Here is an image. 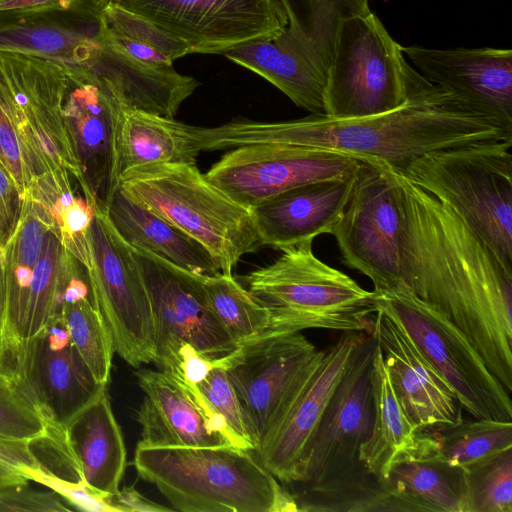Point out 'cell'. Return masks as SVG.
<instances>
[{
  "instance_id": "obj_1",
  "label": "cell",
  "mask_w": 512,
  "mask_h": 512,
  "mask_svg": "<svg viewBox=\"0 0 512 512\" xmlns=\"http://www.w3.org/2000/svg\"><path fill=\"white\" fill-rule=\"evenodd\" d=\"M404 283L457 326L512 393V269L447 205L395 170Z\"/></svg>"
},
{
  "instance_id": "obj_2",
  "label": "cell",
  "mask_w": 512,
  "mask_h": 512,
  "mask_svg": "<svg viewBox=\"0 0 512 512\" xmlns=\"http://www.w3.org/2000/svg\"><path fill=\"white\" fill-rule=\"evenodd\" d=\"M406 71L408 98L392 111L360 118L311 113L280 122L235 119L211 127L210 145L214 150L258 144L316 147L399 171L430 152L512 139L511 129L473 111L410 64Z\"/></svg>"
},
{
  "instance_id": "obj_3",
  "label": "cell",
  "mask_w": 512,
  "mask_h": 512,
  "mask_svg": "<svg viewBox=\"0 0 512 512\" xmlns=\"http://www.w3.org/2000/svg\"><path fill=\"white\" fill-rule=\"evenodd\" d=\"M252 451L223 446H143L133 464L183 512H295L291 492Z\"/></svg>"
},
{
  "instance_id": "obj_4",
  "label": "cell",
  "mask_w": 512,
  "mask_h": 512,
  "mask_svg": "<svg viewBox=\"0 0 512 512\" xmlns=\"http://www.w3.org/2000/svg\"><path fill=\"white\" fill-rule=\"evenodd\" d=\"M118 189L131 201L194 239L221 273L261 246L251 211L211 183L196 165L149 164L129 168Z\"/></svg>"
},
{
  "instance_id": "obj_5",
  "label": "cell",
  "mask_w": 512,
  "mask_h": 512,
  "mask_svg": "<svg viewBox=\"0 0 512 512\" xmlns=\"http://www.w3.org/2000/svg\"><path fill=\"white\" fill-rule=\"evenodd\" d=\"M511 147L506 139L438 150L397 170L447 205L510 269Z\"/></svg>"
},
{
  "instance_id": "obj_6",
  "label": "cell",
  "mask_w": 512,
  "mask_h": 512,
  "mask_svg": "<svg viewBox=\"0 0 512 512\" xmlns=\"http://www.w3.org/2000/svg\"><path fill=\"white\" fill-rule=\"evenodd\" d=\"M285 22L273 38L224 52L295 105L324 113V89L344 21L370 11V0H279Z\"/></svg>"
},
{
  "instance_id": "obj_7",
  "label": "cell",
  "mask_w": 512,
  "mask_h": 512,
  "mask_svg": "<svg viewBox=\"0 0 512 512\" xmlns=\"http://www.w3.org/2000/svg\"><path fill=\"white\" fill-rule=\"evenodd\" d=\"M273 263L247 274V290L270 314L271 330L359 331L369 334L372 291L315 256L312 241L282 250Z\"/></svg>"
},
{
  "instance_id": "obj_8",
  "label": "cell",
  "mask_w": 512,
  "mask_h": 512,
  "mask_svg": "<svg viewBox=\"0 0 512 512\" xmlns=\"http://www.w3.org/2000/svg\"><path fill=\"white\" fill-rule=\"evenodd\" d=\"M372 301L409 337L472 418L512 421L511 394L457 326L405 284L374 289Z\"/></svg>"
},
{
  "instance_id": "obj_9",
  "label": "cell",
  "mask_w": 512,
  "mask_h": 512,
  "mask_svg": "<svg viewBox=\"0 0 512 512\" xmlns=\"http://www.w3.org/2000/svg\"><path fill=\"white\" fill-rule=\"evenodd\" d=\"M407 64L402 46L371 10L346 19L324 89V114L360 118L402 106Z\"/></svg>"
},
{
  "instance_id": "obj_10",
  "label": "cell",
  "mask_w": 512,
  "mask_h": 512,
  "mask_svg": "<svg viewBox=\"0 0 512 512\" xmlns=\"http://www.w3.org/2000/svg\"><path fill=\"white\" fill-rule=\"evenodd\" d=\"M85 268L91 299L107 325L115 352L130 366L153 362L154 319L149 296L130 246L104 209L95 208Z\"/></svg>"
},
{
  "instance_id": "obj_11",
  "label": "cell",
  "mask_w": 512,
  "mask_h": 512,
  "mask_svg": "<svg viewBox=\"0 0 512 512\" xmlns=\"http://www.w3.org/2000/svg\"><path fill=\"white\" fill-rule=\"evenodd\" d=\"M401 226L394 169L377 161H362L351 197L332 232L343 263L370 278L374 289L405 284Z\"/></svg>"
},
{
  "instance_id": "obj_12",
  "label": "cell",
  "mask_w": 512,
  "mask_h": 512,
  "mask_svg": "<svg viewBox=\"0 0 512 512\" xmlns=\"http://www.w3.org/2000/svg\"><path fill=\"white\" fill-rule=\"evenodd\" d=\"M367 332L344 331L318 350L303 370L279 420L254 451L262 466L285 484L301 483L313 439L348 362Z\"/></svg>"
},
{
  "instance_id": "obj_13",
  "label": "cell",
  "mask_w": 512,
  "mask_h": 512,
  "mask_svg": "<svg viewBox=\"0 0 512 512\" xmlns=\"http://www.w3.org/2000/svg\"><path fill=\"white\" fill-rule=\"evenodd\" d=\"M362 161L316 147L262 144L231 149L205 177L247 209L288 189L353 176Z\"/></svg>"
},
{
  "instance_id": "obj_14",
  "label": "cell",
  "mask_w": 512,
  "mask_h": 512,
  "mask_svg": "<svg viewBox=\"0 0 512 512\" xmlns=\"http://www.w3.org/2000/svg\"><path fill=\"white\" fill-rule=\"evenodd\" d=\"M175 35L192 53L223 54L283 28L279 0H114Z\"/></svg>"
},
{
  "instance_id": "obj_15",
  "label": "cell",
  "mask_w": 512,
  "mask_h": 512,
  "mask_svg": "<svg viewBox=\"0 0 512 512\" xmlns=\"http://www.w3.org/2000/svg\"><path fill=\"white\" fill-rule=\"evenodd\" d=\"M317 351L301 332L272 330L240 343L225 357L227 376L248 419L256 449L279 420Z\"/></svg>"
},
{
  "instance_id": "obj_16",
  "label": "cell",
  "mask_w": 512,
  "mask_h": 512,
  "mask_svg": "<svg viewBox=\"0 0 512 512\" xmlns=\"http://www.w3.org/2000/svg\"><path fill=\"white\" fill-rule=\"evenodd\" d=\"M119 102L87 68L65 64L63 116L87 201L106 209L118 188L116 128Z\"/></svg>"
},
{
  "instance_id": "obj_17",
  "label": "cell",
  "mask_w": 512,
  "mask_h": 512,
  "mask_svg": "<svg viewBox=\"0 0 512 512\" xmlns=\"http://www.w3.org/2000/svg\"><path fill=\"white\" fill-rule=\"evenodd\" d=\"M375 339L367 334L355 348L313 439L302 485H314L358 465L373 425L370 379Z\"/></svg>"
},
{
  "instance_id": "obj_18",
  "label": "cell",
  "mask_w": 512,
  "mask_h": 512,
  "mask_svg": "<svg viewBox=\"0 0 512 512\" xmlns=\"http://www.w3.org/2000/svg\"><path fill=\"white\" fill-rule=\"evenodd\" d=\"M130 249L149 296L155 340L180 339L213 360L237 348L210 309L199 274L175 267L143 249Z\"/></svg>"
},
{
  "instance_id": "obj_19",
  "label": "cell",
  "mask_w": 512,
  "mask_h": 512,
  "mask_svg": "<svg viewBox=\"0 0 512 512\" xmlns=\"http://www.w3.org/2000/svg\"><path fill=\"white\" fill-rule=\"evenodd\" d=\"M402 51L429 82L512 130L511 49L410 45Z\"/></svg>"
},
{
  "instance_id": "obj_20",
  "label": "cell",
  "mask_w": 512,
  "mask_h": 512,
  "mask_svg": "<svg viewBox=\"0 0 512 512\" xmlns=\"http://www.w3.org/2000/svg\"><path fill=\"white\" fill-rule=\"evenodd\" d=\"M369 334L380 346L395 393L420 433L441 432L465 419L454 392L389 317L376 311Z\"/></svg>"
},
{
  "instance_id": "obj_21",
  "label": "cell",
  "mask_w": 512,
  "mask_h": 512,
  "mask_svg": "<svg viewBox=\"0 0 512 512\" xmlns=\"http://www.w3.org/2000/svg\"><path fill=\"white\" fill-rule=\"evenodd\" d=\"M103 1L66 12H0V52L91 69L103 50Z\"/></svg>"
},
{
  "instance_id": "obj_22",
  "label": "cell",
  "mask_w": 512,
  "mask_h": 512,
  "mask_svg": "<svg viewBox=\"0 0 512 512\" xmlns=\"http://www.w3.org/2000/svg\"><path fill=\"white\" fill-rule=\"evenodd\" d=\"M356 175L300 185L251 208L262 246L283 250L313 241L320 234H332L351 197Z\"/></svg>"
},
{
  "instance_id": "obj_23",
  "label": "cell",
  "mask_w": 512,
  "mask_h": 512,
  "mask_svg": "<svg viewBox=\"0 0 512 512\" xmlns=\"http://www.w3.org/2000/svg\"><path fill=\"white\" fill-rule=\"evenodd\" d=\"M26 356L30 384L52 424L64 428L107 388L76 351L62 315L30 344Z\"/></svg>"
},
{
  "instance_id": "obj_24",
  "label": "cell",
  "mask_w": 512,
  "mask_h": 512,
  "mask_svg": "<svg viewBox=\"0 0 512 512\" xmlns=\"http://www.w3.org/2000/svg\"><path fill=\"white\" fill-rule=\"evenodd\" d=\"M144 393L137 420L143 446L231 445L215 431L190 395L160 370L138 369ZM233 446V445H232Z\"/></svg>"
},
{
  "instance_id": "obj_25",
  "label": "cell",
  "mask_w": 512,
  "mask_h": 512,
  "mask_svg": "<svg viewBox=\"0 0 512 512\" xmlns=\"http://www.w3.org/2000/svg\"><path fill=\"white\" fill-rule=\"evenodd\" d=\"M22 198L16 229L3 248L5 309L0 360L9 361H13L20 351L32 274L44 235L55 223L46 206L29 194H24Z\"/></svg>"
},
{
  "instance_id": "obj_26",
  "label": "cell",
  "mask_w": 512,
  "mask_h": 512,
  "mask_svg": "<svg viewBox=\"0 0 512 512\" xmlns=\"http://www.w3.org/2000/svg\"><path fill=\"white\" fill-rule=\"evenodd\" d=\"M64 430L83 480L101 492L115 494L126 469L127 453L107 388Z\"/></svg>"
},
{
  "instance_id": "obj_27",
  "label": "cell",
  "mask_w": 512,
  "mask_h": 512,
  "mask_svg": "<svg viewBox=\"0 0 512 512\" xmlns=\"http://www.w3.org/2000/svg\"><path fill=\"white\" fill-rule=\"evenodd\" d=\"M385 481L416 512H464L463 470L438 457L431 434L419 432L414 443L395 456Z\"/></svg>"
},
{
  "instance_id": "obj_28",
  "label": "cell",
  "mask_w": 512,
  "mask_h": 512,
  "mask_svg": "<svg viewBox=\"0 0 512 512\" xmlns=\"http://www.w3.org/2000/svg\"><path fill=\"white\" fill-rule=\"evenodd\" d=\"M105 211L115 230L128 245L148 251L185 271L202 275L220 272L203 246L161 217L128 199L118 188Z\"/></svg>"
},
{
  "instance_id": "obj_29",
  "label": "cell",
  "mask_w": 512,
  "mask_h": 512,
  "mask_svg": "<svg viewBox=\"0 0 512 512\" xmlns=\"http://www.w3.org/2000/svg\"><path fill=\"white\" fill-rule=\"evenodd\" d=\"M200 152L194 126L174 117L121 107L116 128L119 175L129 168L149 164L196 165Z\"/></svg>"
},
{
  "instance_id": "obj_30",
  "label": "cell",
  "mask_w": 512,
  "mask_h": 512,
  "mask_svg": "<svg viewBox=\"0 0 512 512\" xmlns=\"http://www.w3.org/2000/svg\"><path fill=\"white\" fill-rule=\"evenodd\" d=\"M0 147L22 196L36 178L51 171L35 136L32 102L5 52H0Z\"/></svg>"
},
{
  "instance_id": "obj_31",
  "label": "cell",
  "mask_w": 512,
  "mask_h": 512,
  "mask_svg": "<svg viewBox=\"0 0 512 512\" xmlns=\"http://www.w3.org/2000/svg\"><path fill=\"white\" fill-rule=\"evenodd\" d=\"M370 379L373 425L369 438L360 448L359 460L370 473L385 481L395 456L414 443L419 430L395 393L377 342L373 350Z\"/></svg>"
},
{
  "instance_id": "obj_32",
  "label": "cell",
  "mask_w": 512,
  "mask_h": 512,
  "mask_svg": "<svg viewBox=\"0 0 512 512\" xmlns=\"http://www.w3.org/2000/svg\"><path fill=\"white\" fill-rule=\"evenodd\" d=\"M85 268L64 247L56 223L45 233L29 286L20 351L22 361L30 344L62 315L65 290Z\"/></svg>"
},
{
  "instance_id": "obj_33",
  "label": "cell",
  "mask_w": 512,
  "mask_h": 512,
  "mask_svg": "<svg viewBox=\"0 0 512 512\" xmlns=\"http://www.w3.org/2000/svg\"><path fill=\"white\" fill-rule=\"evenodd\" d=\"M292 493L298 511H416L412 503L362 462L347 472Z\"/></svg>"
},
{
  "instance_id": "obj_34",
  "label": "cell",
  "mask_w": 512,
  "mask_h": 512,
  "mask_svg": "<svg viewBox=\"0 0 512 512\" xmlns=\"http://www.w3.org/2000/svg\"><path fill=\"white\" fill-rule=\"evenodd\" d=\"M72 179L75 178L63 168L46 172L36 178L24 194L49 209L64 247L86 268L89 264V228L95 207L74 188Z\"/></svg>"
},
{
  "instance_id": "obj_35",
  "label": "cell",
  "mask_w": 512,
  "mask_h": 512,
  "mask_svg": "<svg viewBox=\"0 0 512 512\" xmlns=\"http://www.w3.org/2000/svg\"><path fill=\"white\" fill-rule=\"evenodd\" d=\"M101 20L108 37L134 59L157 68L191 54V47L153 22L114 0H104Z\"/></svg>"
},
{
  "instance_id": "obj_36",
  "label": "cell",
  "mask_w": 512,
  "mask_h": 512,
  "mask_svg": "<svg viewBox=\"0 0 512 512\" xmlns=\"http://www.w3.org/2000/svg\"><path fill=\"white\" fill-rule=\"evenodd\" d=\"M213 314L237 345L271 330L268 310L232 274H199Z\"/></svg>"
},
{
  "instance_id": "obj_37",
  "label": "cell",
  "mask_w": 512,
  "mask_h": 512,
  "mask_svg": "<svg viewBox=\"0 0 512 512\" xmlns=\"http://www.w3.org/2000/svg\"><path fill=\"white\" fill-rule=\"evenodd\" d=\"M428 434L434 440L438 457L461 470L512 447V421L464 419L455 427Z\"/></svg>"
},
{
  "instance_id": "obj_38",
  "label": "cell",
  "mask_w": 512,
  "mask_h": 512,
  "mask_svg": "<svg viewBox=\"0 0 512 512\" xmlns=\"http://www.w3.org/2000/svg\"><path fill=\"white\" fill-rule=\"evenodd\" d=\"M62 318L76 351L97 383L107 386L114 342L90 296L65 302Z\"/></svg>"
},
{
  "instance_id": "obj_39",
  "label": "cell",
  "mask_w": 512,
  "mask_h": 512,
  "mask_svg": "<svg viewBox=\"0 0 512 512\" xmlns=\"http://www.w3.org/2000/svg\"><path fill=\"white\" fill-rule=\"evenodd\" d=\"M50 425L30 383L0 360V434L33 443L47 435Z\"/></svg>"
},
{
  "instance_id": "obj_40",
  "label": "cell",
  "mask_w": 512,
  "mask_h": 512,
  "mask_svg": "<svg viewBox=\"0 0 512 512\" xmlns=\"http://www.w3.org/2000/svg\"><path fill=\"white\" fill-rule=\"evenodd\" d=\"M464 512H512V447L463 470Z\"/></svg>"
},
{
  "instance_id": "obj_41",
  "label": "cell",
  "mask_w": 512,
  "mask_h": 512,
  "mask_svg": "<svg viewBox=\"0 0 512 512\" xmlns=\"http://www.w3.org/2000/svg\"><path fill=\"white\" fill-rule=\"evenodd\" d=\"M225 357L197 387L209 410L225 421L238 446L255 451L256 443L248 419L226 373Z\"/></svg>"
},
{
  "instance_id": "obj_42",
  "label": "cell",
  "mask_w": 512,
  "mask_h": 512,
  "mask_svg": "<svg viewBox=\"0 0 512 512\" xmlns=\"http://www.w3.org/2000/svg\"><path fill=\"white\" fill-rule=\"evenodd\" d=\"M23 475L61 496L74 509L86 512H116L109 501V495L101 492L85 481H70L44 469H26Z\"/></svg>"
},
{
  "instance_id": "obj_43",
  "label": "cell",
  "mask_w": 512,
  "mask_h": 512,
  "mask_svg": "<svg viewBox=\"0 0 512 512\" xmlns=\"http://www.w3.org/2000/svg\"><path fill=\"white\" fill-rule=\"evenodd\" d=\"M22 194L10 171L0 159V247L4 248L16 229Z\"/></svg>"
},
{
  "instance_id": "obj_44",
  "label": "cell",
  "mask_w": 512,
  "mask_h": 512,
  "mask_svg": "<svg viewBox=\"0 0 512 512\" xmlns=\"http://www.w3.org/2000/svg\"><path fill=\"white\" fill-rule=\"evenodd\" d=\"M71 510L53 492H40L18 486L0 497V511H68Z\"/></svg>"
},
{
  "instance_id": "obj_45",
  "label": "cell",
  "mask_w": 512,
  "mask_h": 512,
  "mask_svg": "<svg viewBox=\"0 0 512 512\" xmlns=\"http://www.w3.org/2000/svg\"><path fill=\"white\" fill-rule=\"evenodd\" d=\"M0 461L23 475L26 469H43L32 443L0 434ZM24 476V475H23Z\"/></svg>"
},
{
  "instance_id": "obj_46",
  "label": "cell",
  "mask_w": 512,
  "mask_h": 512,
  "mask_svg": "<svg viewBox=\"0 0 512 512\" xmlns=\"http://www.w3.org/2000/svg\"><path fill=\"white\" fill-rule=\"evenodd\" d=\"M93 0H0V12H66L83 8Z\"/></svg>"
},
{
  "instance_id": "obj_47",
  "label": "cell",
  "mask_w": 512,
  "mask_h": 512,
  "mask_svg": "<svg viewBox=\"0 0 512 512\" xmlns=\"http://www.w3.org/2000/svg\"><path fill=\"white\" fill-rule=\"evenodd\" d=\"M109 501L116 512H166L171 508L158 504L137 491L132 486H124L115 494L109 495Z\"/></svg>"
},
{
  "instance_id": "obj_48",
  "label": "cell",
  "mask_w": 512,
  "mask_h": 512,
  "mask_svg": "<svg viewBox=\"0 0 512 512\" xmlns=\"http://www.w3.org/2000/svg\"><path fill=\"white\" fill-rule=\"evenodd\" d=\"M28 481L17 470L0 461V496L17 486L28 484Z\"/></svg>"
},
{
  "instance_id": "obj_49",
  "label": "cell",
  "mask_w": 512,
  "mask_h": 512,
  "mask_svg": "<svg viewBox=\"0 0 512 512\" xmlns=\"http://www.w3.org/2000/svg\"><path fill=\"white\" fill-rule=\"evenodd\" d=\"M5 309V274L3 262V248L0 247V350H1V334Z\"/></svg>"
}]
</instances>
